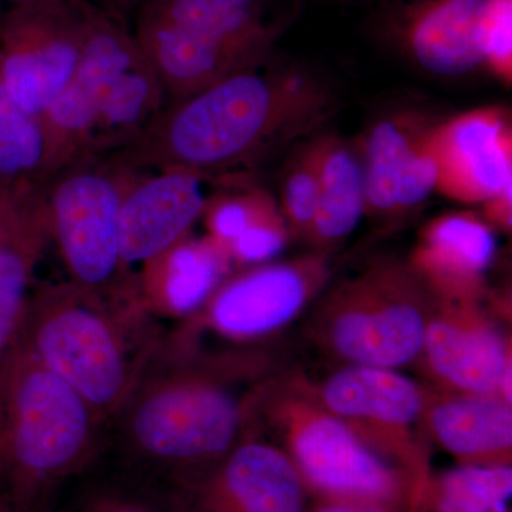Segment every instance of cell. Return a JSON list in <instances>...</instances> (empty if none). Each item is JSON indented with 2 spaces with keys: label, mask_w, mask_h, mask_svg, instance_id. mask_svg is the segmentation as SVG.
Here are the masks:
<instances>
[{
  "label": "cell",
  "mask_w": 512,
  "mask_h": 512,
  "mask_svg": "<svg viewBox=\"0 0 512 512\" xmlns=\"http://www.w3.org/2000/svg\"><path fill=\"white\" fill-rule=\"evenodd\" d=\"M268 376L256 352L181 349L163 338L110 424L126 456L167 481L251 434L256 390Z\"/></svg>",
  "instance_id": "6da1fadb"
},
{
  "label": "cell",
  "mask_w": 512,
  "mask_h": 512,
  "mask_svg": "<svg viewBox=\"0 0 512 512\" xmlns=\"http://www.w3.org/2000/svg\"><path fill=\"white\" fill-rule=\"evenodd\" d=\"M256 66L185 97L165 117L153 131L164 164L205 174L245 163L308 136L335 111L328 87L305 70Z\"/></svg>",
  "instance_id": "7a4b0ae2"
},
{
  "label": "cell",
  "mask_w": 512,
  "mask_h": 512,
  "mask_svg": "<svg viewBox=\"0 0 512 512\" xmlns=\"http://www.w3.org/2000/svg\"><path fill=\"white\" fill-rule=\"evenodd\" d=\"M151 319L137 286L101 293L69 282L29 296L16 339L109 426L163 340Z\"/></svg>",
  "instance_id": "3957f363"
},
{
  "label": "cell",
  "mask_w": 512,
  "mask_h": 512,
  "mask_svg": "<svg viewBox=\"0 0 512 512\" xmlns=\"http://www.w3.org/2000/svg\"><path fill=\"white\" fill-rule=\"evenodd\" d=\"M107 423L15 339L0 366V494L49 512L57 491L93 466Z\"/></svg>",
  "instance_id": "277c9868"
},
{
  "label": "cell",
  "mask_w": 512,
  "mask_h": 512,
  "mask_svg": "<svg viewBox=\"0 0 512 512\" xmlns=\"http://www.w3.org/2000/svg\"><path fill=\"white\" fill-rule=\"evenodd\" d=\"M251 431L271 437L306 483L336 501L387 504L402 498L406 477L322 406L301 373L259 384Z\"/></svg>",
  "instance_id": "5b68a950"
},
{
  "label": "cell",
  "mask_w": 512,
  "mask_h": 512,
  "mask_svg": "<svg viewBox=\"0 0 512 512\" xmlns=\"http://www.w3.org/2000/svg\"><path fill=\"white\" fill-rule=\"evenodd\" d=\"M434 303L406 261L380 258L326 292L309 336L343 365L399 369L419 359Z\"/></svg>",
  "instance_id": "8992f818"
},
{
  "label": "cell",
  "mask_w": 512,
  "mask_h": 512,
  "mask_svg": "<svg viewBox=\"0 0 512 512\" xmlns=\"http://www.w3.org/2000/svg\"><path fill=\"white\" fill-rule=\"evenodd\" d=\"M330 256L313 251L229 275L171 338L187 340L210 333L239 350L271 339L326 288L332 274Z\"/></svg>",
  "instance_id": "52a82bcc"
},
{
  "label": "cell",
  "mask_w": 512,
  "mask_h": 512,
  "mask_svg": "<svg viewBox=\"0 0 512 512\" xmlns=\"http://www.w3.org/2000/svg\"><path fill=\"white\" fill-rule=\"evenodd\" d=\"M311 384L322 406L380 456L393 458L414 477L423 473L427 458L423 417L429 386L396 369L366 365L339 366Z\"/></svg>",
  "instance_id": "ba28073f"
},
{
  "label": "cell",
  "mask_w": 512,
  "mask_h": 512,
  "mask_svg": "<svg viewBox=\"0 0 512 512\" xmlns=\"http://www.w3.org/2000/svg\"><path fill=\"white\" fill-rule=\"evenodd\" d=\"M86 22L80 0L13 6L0 28V79L12 100L43 119L79 63Z\"/></svg>",
  "instance_id": "9c48e42d"
},
{
  "label": "cell",
  "mask_w": 512,
  "mask_h": 512,
  "mask_svg": "<svg viewBox=\"0 0 512 512\" xmlns=\"http://www.w3.org/2000/svg\"><path fill=\"white\" fill-rule=\"evenodd\" d=\"M161 495L171 512H305L298 470L254 433L214 463L170 478Z\"/></svg>",
  "instance_id": "30bf717a"
},
{
  "label": "cell",
  "mask_w": 512,
  "mask_h": 512,
  "mask_svg": "<svg viewBox=\"0 0 512 512\" xmlns=\"http://www.w3.org/2000/svg\"><path fill=\"white\" fill-rule=\"evenodd\" d=\"M123 198L119 184L100 170H76L57 183L47 220L74 284L101 293L136 285L121 262Z\"/></svg>",
  "instance_id": "8fae6325"
},
{
  "label": "cell",
  "mask_w": 512,
  "mask_h": 512,
  "mask_svg": "<svg viewBox=\"0 0 512 512\" xmlns=\"http://www.w3.org/2000/svg\"><path fill=\"white\" fill-rule=\"evenodd\" d=\"M421 373L447 393L511 399V342L484 301L436 299L419 359Z\"/></svg>",
  "instance_id": "7c38bea8"
},
{
  "label": "cell",
  "mask_w": 512,
  "mask_h": 512,
  "mask_svg": "<svg viewBox=\"0 0 512 512\" xmlns=\"http://www.w3.org/2000/svg\"><path fill=\"white\" fill-rule=\"evenodd\" d=\"M494 0H380V35L424 72L461 77L483 69L485 19Z\"/></svg>",
  "instance_id": "4fadbf2b"
},
{
  "label": "cell",
  "mask_w": 512,
  "mask_h": 512,
  "mask_svg": "<svg viewBox=\"0 0 512 512\" xmlns=\"http://www.w3.org/2000/svg\"><path fill=\"white\" fill-rule=\"evenodd\" d=\"M144 55L136 37L117 22L86 9L82 52L72 80L43 117L50 163L92 140L101 110L124 74Z\"/></svg>",
  "instance_id": "5bb4252c"
},
{
  "label": "cell",
  "mask_w": 512,
  "mask_h": 512,
  "mask_svg": "<svg viewBox=\"0 0 512 512\" xmlns=\"http://www.w3.org/2000/svg\"><path fill=\"white\" fill-rule=\"evenodd\" d=\"M434 121L417 111L384 116L360 144L365 168V215L396 221L397 204L414 205L433 194L437 163L431 146Z\"/></svg>",
  "instance_id": "9a60e30c"
},
{
  "label": "cell",
  "mask_w": 512,
  "mask_h": 512,
  "mask_svg": "<svg viewBox=\"0 0 512 512\" xmlns=\"http://www.w3.org/2000/svg\"><path fill=\"white\" fill-rule=\"evenodd\" d=\"M436 192L484 204L512 184V124L503 107H481L436 123L431 133Z\"/></svg>",
  "instance_id": "2e32d148"
},
{
  "label": "cell",
  "mask_w": 512,
  "mask_h": 512,
  "mask_svg": "<svg viewBox=\"0 0 512 512\" xmlns=\"http://www.w3.org/2000/svg\"><path fill=\"white\" fill-rule=\"evenodd\" d=\"M497 254L495 231L481 215L447 212L417 235L407 265L440 301H484Z\"/></svg>",
  "instance_id": "e0dca14e"
},
{
  "label": "cell",
  "mask_w": 512,
  "mask_h": 512,
  "mask_svg": "<svg viewBox=\"0 0 512 512\" xmlns=\"http://www.w3.org/2000/svg\"><path fill=\"white\" fill-rule=\"evenodd\" d=\"M204 174L170 168L124 194L120 255L124 268L144 264L187 237L207 211Z\"/></svg>",
  "instance_id": "ac0fdd59"
},
{
  "label": "cell",
  "mask_w": 512,
  "mask_h": 512,
  "mask_svg": "<svg viewBox=\"0 0 512 512\" xmlns=\"http://www.w3.org/2000/svg\"><path fill=\"white\" fill-rule=\"evenodd\" d=\"M423 427L426 436L467 466H510L512 407L500 394L430 389Z\"/></svg>",
  "instance_id": "d6986e66"
},
{
  "label": "cell",
  "mask_w": 512,
  "mask_h": 512,
  "mask_svg": "<svg viewBox=\"0 0 512 512\" xmlns=\"http://www.w3.org/2000/svg\"><path fill=\"white\" fill-rule=\"evenodd\" d=\"M47 232L45 202L28 185L9 188L0 198V366L18 335Z\"/></svg>",
  "instance_id": "ffe728a7"
},
{
  "label": "cell",
  "mask_w": 512,
  "mask_h": 512,
  "mask_svg": "<svg viewBox=\"0 0 512 512\" xmlns=\"http://www.w3.org/2000/svg\"><path fill=\"white\" fill-rule=\"evenodd\" d=\"M228 252L210 238L185 237L147 262L138 293L153 315L187 319L200 311L231 274Z\"/></svg>",
  "instance_id": "44dd1931"
},
{
  "label": "cell",
  "mask_w": 512,
  "mask_h": 512,
  "mask_svg": "<svg viewBox=\"0 0 512 512\" xmlns=\"http://www.w3.org/2000/svg\"><path fill=\"white\" fill-rule=\"evenodd\" d=\"M319 194L306 242L330 254L355 231L365 215V168L360 148L336 134L316 137Z\"/></svg>",
  "instance_id": "7402d4cb"
},
{
  "label": "cell",
  "mask_w": 512,
  "mask_h": 512,
  "mask_svg": "<svg viewBox=\"0 0 512 512\" xmlns=\"http://www.w3.org/2000/svg\"><path fill=\"white\" fill-rule=\"evenodd\" d=\"M144 13L215 42L256 50L271 46V29L254 0H151Z\"/></svg>",
  "instance_id": "603a6c76"
},
{
  "label": "cell",
  "mask_w": 512,
  "mask_h": 512,
  "mask_svg": "<svg viewBox=\"0 0 512 512\" xmlns=\"http://www.w3.org/2000/svg\"><path fill=\"white\" fill-rule=\"evenodd\" d=\"M50 163V143L42 119L30 116L9 96L0 79V184L26 185L29 175Z\"/></svg>",
  "instance_id": "cb8c5ba5"
},
{
  "label": "cell",
  "mask_w": 512,
  "mask_h": 512,
  "mask_svg": "<svg viewBox=\"0 0 512 512\" xmlns=\"http://www.w3.org/2000/svg\"><path fill=\"white\" fill-rule=\"evenodd\" d=\"M512 495L510 466H464L448 471L433 490L437 512H501Z\"/></svg>",
  "instance_id": "d4e9b609"
},
{
  "label": "cell",
  "mask_w": 512,
  "mask_h": 512,
  "mask_svg": "<svg viewBox=\"0 0 512 512\" xmlns=\"http://www.w3.org/2000/svg\"><path fill=\"white\" fill-rule=\"evenodd\" d=\"M319 194V157L316 138L303 144L289 161L281 188L282 217L291 238L306 242Z\"/></svg>",
  "instance_id": "484cf974"
},
{
  "label": "cell",
  "mask_w": 512,
  "mask_h": 512,
  "mask_svg": "<svg viewBox=\"0 0 512 512\" xmlns=\"http://www.w3.org/2000/svg\"><path fill=\"white\" fill-rule=\"evenodd\" d=\"M291 239L276 201L271 202L228 248L232 264L261 265L284 251Z\"/></svg>",
  "instance_id": "4316f807"
},
{
  "label": "cell",
  "mask_w": 512,
  "mask_h": 512,
  "mask_svg": "<svg viewBox=\"0 0 512 512\" xmlns=\"http://www.w3.org/2000/svg\"><path fill=\"white\" fill-rule=\"evenodd\" d=\"M64 512H171L163 495L128 484H97L86 488Z\"/></svg>",
  "instance_id": "83f0119b"
},
{
  "label": "cell",
  "mask_w": 512,
  "mask_h": 512,
  "mask_svg": "<svg viewBox=\"0 0 512 512\" xmlns=\"http://www.w3.org/2000/svg\"><path fill=\"white\" fill-rule=\"evenodd\" d=\"M274 201V197L264 191L221 198L208 211V238L228 252L229 245Z\"/></svg>",
  "instance_id": "f1b7e54d"
},
{
  "label": "cell",
  "mask_w": 512,
  "mask_h": 512,
  "mask_svg": "<svg viewBox=\"0 0 512 512\" xmlns=\"http://www.w3.org/2000/svg\"><path fill=\"white\" fill-rule=\"evenodd\" d=\"M483 69L501 80L505 86L512 82V0H494L485 19Z\"/></svg>",
  "instance_id": "f546056e"
},
{
  "label": "cell",
  "mask_w": 512,
  "mask_h": 512,
  "mask_svg": "<svg viewBox=\"0 0 512 512\" xmlns=\"http://www.w3.org/2000/svg\"><path fill=\"white\" fill-rule=\"evenodd\" d=\"M484 221L491 228L501 231H511L512 225V184L498 192L490 200L481 204Z\"/></svg>",
  "instance_id": "4dcf8cb0"
},
{
  "label": "cell",
  "mask_w": 512,
  "mask_h": 512,
  "mask_svg": "<svg viewBox=\"0 0 512 512\" xmlns=\"http://www.w3.org/2000/svg\"><path fill=\"white\" fill-rule=\"evenodd\" d=\"M315 512H389L382 504L356 503V501H333L322 505Z\"/></svg>",
  "instance_id": "1f68e13d"
},
{
  "label": "cell",
  "mask_w": 512,
  "mask_h": 512,
  "mask_svg": "<svg viewBox=\"0 0 512 512\" xmlns=\"http://www.w3.org/2000/svg\"><path fill=\"white\" fill-rule=\"evenodd\" d=\"M0 512H29L12 503L5 495L0 494Z\"/></svg>",
  "instance_id": "d6a6232c"
},
{
  "label": "cell",
  "mask_w": 512,
  "mask_h": 512,
  "mask_svg": "<svg viewBox=\"0 0 512 512\" xmlns=\"http://www.w3.org/2000/svg\"><path fill=\"white\" fill-rule=\"evenodd\" d=\"M13 6L28 5V3L40 2V0H8Z\"/></svg>",
  "instance_id": "836d02e7"
},
{
  "label": "cell",
  "mask_w": 512,
  "mask_h": 512,
  "mask_svg": "<svg viewBox=\"0 0 512 512\" xmlns=\"http://www.w3.org/2000/svg\"><path fill=\"white\" fill-rule=\"evenodd\" d=\"M8 190H9V188L3 187V185L0 184V198H2L3 195H5V192Z\"/></svg>",
  "instance_id": "e575fe53"
},
{
  "label": "cell",
  "mask_w": 512,
  "mask_h": 512,
  "mask_svg": "<svg viewBox=\"0 0 512 512\" xmlns=\"http://www.w3.org/2000/svg\"><path fill=\"white\" fill-rule=\"evenodd\" d=\"M80 2H86V0H80Z\"/></svg>",
  "instance_id": "d590c367"
}]
</instances>
